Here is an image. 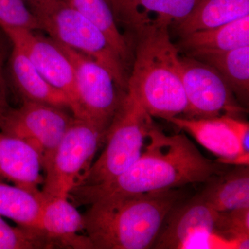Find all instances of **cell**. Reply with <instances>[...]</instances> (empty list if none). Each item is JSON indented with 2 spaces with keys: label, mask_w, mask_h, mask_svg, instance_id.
I'll return each instance as SVG.
<instances>
[{
  "label": "cell",
  "mask_w": 249,
  "mask_h": 249,
  "mask_svg": "<svg viewBox=\"0 0 249 249\" xmlns=\"http://www.w3.org/2000/svg\"><path fill=\"white\" fill-rule=\"evenodd\" d=\"M142 155L117 178L101 184L74 187L69 198L77 206L107 197L152 193L206 183L231 165L204 157L184 134L168 135L152 123Z\"/></svg>",
  "instance_id": "obj_1"
},
{
  "label": "cell",
  "mask_w": 249,
  "mask_h": 249,
  "mask_svg": "<svg viewBox=\"0 0 249 249\" xmlns=\"http://www.w3.org/2000/svg\"><path fill=\"white\" fill-rule=\"evenodd\" d=\"M170 23L145 19L129 27L135 34V55L127 91L151 117L169 121L188 108L181 76V57L169 35Z\"/></svg>",
  "instance_id": "obj_2"
},
{
  "label": "cell",
  "mask_w": 249,
  "mask_h": 249,
  "mask_svg": "<svg viewBox=\"0 0 249 249\" xmlns=\"http://www.w3.org/2000/svg\"><path fill=\"white\" fill-rule=\"evenodd\" d=\"M183 199L181 188L99 199L83 217L93 249L152 248L165 218Z\"/></svg>",
  "instance_id": "obj_3"
},
{
  "label": "cell",
  "mask_w": 249,
  "mask_h": 249,
  "mask_svg": "<svg viewBox=\"0 0 249 249\" xmlns=\"http://www.w3.org/2000/svg\"><path fill=\"white\" fill-rule=\"evenodd\" d=\"M152 123L137 98L129 91L124 93L106 132L104 150L76 186L108 182L128 169L142 155Z\"/></svg>",
  "instance_id": "obj_4"
},
{
  "label": "cell",
  "mask_w": 249,
  "mask_h": 249,
  "mask_svg": "<svg viewBox=\"0 0 249 249\" xmlns=\"http://www.w3.org/2000/svg\"><path fill=\"white\" fill-rule=\"evenodd\" d=\"M35 15L52 40L97 61L110 72L120 89L127 91L126 65L102 31L67 0H60Z\"/></svg>",
  "instance_id": "obj_5"
},
{
  "label": "cell",
  "mask_w": 249,
  "mask_h": 249,
  "mask_svg": "<svg viewBox=\"0 0 249 249\" xmlns=\"http://www.w3.org/2000/svg\"><path fill=\"white\" fill-rule=\"evenodd\" d=\"M106 133L96 125L75 118L44 170L41 193L47 199L68 198L90 168Z\"/></svg>",
  "instance_id": "obj_6"
},
{
  "label": "cell",
  "mask_w": 249,
  "mask_h": 249,
  "mask_svg": "<svg viewBox=\"0 0 249 249\" xmlns=\"http://www.w3.org/2000/svg\"><path fill=\"white\" fill-rule=\"evenodd\" d=\"M55 43L74 68L77 107L73 116L91 123L106 134L127 91L119 93L118 89L120 88L110 72L97 61L78 51Z\"/></svg>",
  "instance_id": "obj_7"
},
{
  "label": "cell",
  "mask_w": 249,
  "mask_h": 249,
  "mask_svg": "<svg viewBox=\"0 0 249 249\" xmlns=\"http://www.w3.org/2000/svg\"><path fill=\"white\" fill-rule=\"evenodd\" d=\"M74 119L63 108L23 100L0 117V132L30 144L40 155L44 170Z\"/></svg>",
  "instance_id": "obj_8"
},
{
  "label": "cell",
  "mask_w": 249,
  "mask_h": 249,
  "mask_svg": "<svg viewBox=\"0 0 249 249\" xmlns=\"http://www.w3.org/2000/svg\"><path fill=\"white\" fill-rule=\"evenodd\" d=\"M181 76L188 101L184 117L235 116L245 111L225 80L207 64L189 55L181 57Z\"/></svg>",
  "instance_id": "obj_9"
},
{
  "label": "cell",
  "mask_w": 249,
  "mask_h": 249,
  "mask_svg": "<svg viewBox=\"0 0 249 249\" xmlns=\"http://www.w3.org/2000/svg\"><path fill=\"white\" fill-rule=\"evenodd\" d=\"M12 45L24 52L41 76L67 95L71 110L76 112L77 93L74 68L71 60L52 38L36 35L21 28H1Z\"/></svg>",
  "instance_id": "obj_10"
},
{
  "label": "cell",
  "mask_w": 249,
  "mask_h": 249,
  "mask_svg": "<svg viewBox=\"0 0 249 249\" xmlns=\"http://www.w3.org/2000/svg\"><path fill=\"white\" fill-rule=\"evenodd\" d=\"M218 213L199 196L178 204L165 218L152 249H179L187 238L197 232H215Z\"/></svg>",
  "instance_id": "obj_11"
},
{
  "label": "cell",
  "mask_w": 249,
  "mask_h": 249,
  "mask_svg": "<svg viewBox=\"0 0 249 249\" xmlns=\"http://www.w3.org/2000/svg\"><path fill=\"white\" fill-rule=\"evenodd\" d=\"M42 160L34 147L22 139L0 132V178L34 195L42 194Z\"/></svg>",
  "instance_id": "obj_12"
},
{
  "label": "cell",
  "mask_w": 249,
  "mask_h": 249,
  "mask_svg": "<svg viewBox=\"0 0 249 249\" xmlns=\"http://www.w3.org/2000/svg\"><path fill=\"white\" fill-rule=\"evenodd\" d=\"M168 122L191 135L206 150L217 156L220 163L235 166L249 165V157L241 153L238 141L222 116L209 119L179 116Z\"/></svg>",
  "instance_id": "obj_13"
},
{
  "label": "cell",
  "mask_w": 249,
  "mask_h": 249,
  "mask_svg": "<svg viewBox=\"0 0 249 249\" xmlns=\"http://www.w3.org/2000/svg\"><path fill=\"white\" fill-rule=\"evenodd\" d=\"M40 229L55 247L93 249L88 236L78 234L84 230L83 214L68 198L47 199L41 215Z\"/></svg>",
  "instance_id": "obj_14"
},
{
  "label": "cell",
  "mask_w": 249,
  "mask_h": 249,
  "mask_svg": "<svg viewBox=\"0 0 249 249\" xmlns=\"http://www.w3.org/2000/svg\"><path fill=\"white\" fill-rule=\"evenodd\" d=\"M9 69L15 87L23 100L71 109V102L67 95L49 84L24 52L14 45Z\"/></svg>",
  "instance_id": "obj_15"
},
{
  "label": "cell",
  "mask_w": 249,
  "mask_h": 249,
  "mask_svg": "<svg viewBox=\"0 0 249 249\" xmlns=\"http://www.w3.org/2000/svg\"><path fill=\"white\" fill-rule=\"evenodd\" d=\"M206 183L199 196L217 212L249 207V165H237Z\"/></svg>",
  "instance_id": "obj_16"
},
{
  "label": "cell",
  "mask_w": 249,
  "mask_h": 249,
  "mask_svg": "<svg viewBox=\"0 0 249 249\" xmlns=\"http://www.w3.org/2000/svg\"><path fill=\"white\" fill-rule=\"evenodd\" d=\"M249 15V0H201L186 18L173 23L181 37L224 25Z\"/></svg>",
  "instance_id": "obj_17"
},
{
  "label": "cell",
  "mask_w": 249,
  "mask_h": 249,
  "mask_svg": "<svg viewBox=\"0 0 249 249\" xmlns=\"http://www.w3.org/2000/svg\"><path fill=\"white\" fill-rule=\"evenodd\" d=\"M180 49L187 53L227 52L249 46V15L231 22L196 31L181 37Z\"/></svg>",
  "instance_id": "obj_18"
},
{
  "label": "cell",
  "mask_w": 249,
  "mask_h": 249,
  "mask_svg": "<svg viewBox=\"0 0 249 249\" xmlns=\"http://www.w3.org/2000/svg\"><path fill=\"white\" fill-rule=\"evenodd\" d=\"M188 55L214 68L230 87L236 98L248 104L249 46L227 52H198Z\"/></svg>",
  "instance_id": "obj_19"
},
{
  "label": "cell",
  "mask_w": 249,
  "mask_h": 249,
  "mask_svg": "<svg viewBox=\"0 0 249 249\" xmlns=\"http://www.w3.org/2000/svg\"><path fill=\"white\" fill-rule=\"evenodd\" d=\"M47 201L42 193L37 196L19 187L0 182V216L20 227L40 229L41 215Z\"/></svg>",
  "instance_id": "obj_20"
},
{
  "label": "cell",
  "mask_w": 249,
  "mask_h": 249,
  "mask_svg": "<svg viewBox=\"0 0 249 249\" xmlns=\"http://www.w3.org/2000/svg\"><path fill=\"white\" fill-rule=\"evenodd\" d=\"M80 14L98 28L116 53L127 65L132 58V50L129 41L121 34L117 24V17L109 0H67Z\"/></svg>",
  "instance_id": "obj_21"
},
{
  "label": "cell",
  "mask_w": 249,
  "mask_h": 249,
  "mask_svg": "<svg viewBox=\"0 0 249 249\" xmlns=\"http://www.w3.org/2000/svg\"><path fill=\"white\" fill-rule=\"evenodd\" d=\"M201 0H119L116 14L123 21L129 18L127 23L146 17L148 14L157 16L155 19L166 21L171 24L181 20L199 4Z\"/></svg>",
  "instance_id": "obj_22"
},
{
  "label": "cell",
  "mask_w": 249,
  "mask_h": 249,
  "mask_svg": "<svg viewBox=\"0 0 249 249\" xmlns=\"http://www.w3.org/2000/svg\"><path fill=\"white\" fill-rule=\"evenodd\" d=\"M54 248L45 232L40 229L14 227L0 216V249H37Z\"/></svg>",
  "instance_id": "obj_23"
},
{
  "label": "cell",
  "mask_w": 249,
  "mask_h": 249,
  "mask_svg": "<svg viewBox=\"0 0 249 249\" xmlns=\"http://www.w3.org/2000/svg\"><path fill=\"white\" fill-rule=\"evenodd\" d=\"M215 232L235 241L238 249H249V207L219 212Z\"/></svg>",
  "instance_id": "obj_24"
},
{
  "label": "cell",
  "mask_w": 249,
  "mask_h": 249,
  "mask_svg": "<svg viewBox=\"0 0 249 249\" xmlns=\"http://www.w3.org/2000/svg\"><path fill=\"white\" fill-rule=\"evenodd\" d=\"M42 30L40 20L24 0H0V28Z\"/></svg>",
  "instance_id": "obj_25"
},
{
  "label": "cell",
  "mask_w": 249,
  "mask_h": 249,
  "mask_svg": "<svg viewBox=\"0 0 249 249\" xmlns=\"http://www.w3.org/2000/svg\"><path fill=\"white\" fill-rule=\"evenodd\" d=\"M179 249H238L235 241L228 240L214 231L197 232L187 238Z\"/></svg>",
  "instance_id": "obj_26"
},
{
  "label": "cell",
  "mask_w": 249,
  "mask_h": 249,
  "mask_svg": "<svg viewBox=\"0 0 249 249\" xmlns=\"http://www.w3.org/2000/svg\"><path fill=\"white\" fill-rule=\"evenodd\" d=\"M224 120L231 128L238 141L241 153L249 157V124L248 122L237 119L235 116L222 115Z\"/></svg>",
  "instance_id": "obj_27"
},
{
  "label": "cell",
  "mask_w": 249,
  "mask_h": 249,
  "mask_svg": "<svg viewBox=\"0 0 249 249\" xmlns=\"http://www.w3.org/2000/svg\"><path fill=\"white\" fill-rule=\"evenodd\" d=\"M3 58H0V117L11 107L8 101L7 88L3 74Z\"/></svg>",
  "instance_id": "obj_28"
},
{
  "label": "cell",
  "mask_w": 249,
  "mask_h": 249,
  "mask_svg": "<svg viewBox=\"0 0 249 249\" xmlns=\"http://www.w3.org/2000/svg\"><path fill=\"white\" fill-rule=\"evenodd\" d=\"M34 14L49 7L60 0H24Z\"/></svg>",
  "instance_id": "obj_29"
},
{
  "label": "cell",
  "mask_w": 249,
  "mask_h": 249,
  "mask_svg": "<svg viewBox=\"0 0 249 249\" xmlns=\"http://www.w3.org/2000/svg\"><path fill=\"white\" fill-rule=\"evenodd\" d=\"M0 58L4 59V52H3L2 46L0 43Z\"/></svg>",
  "instance_id": "obj_30"
},
{
  "label": "cell",
  "mask_w": 249,
  "mask_h": 249,
  "mask_svg": "<svg viewBox=\"0 0 249 249\" xmlns=\"http://www.w3.org/2000/svg\"><path fill=\"white\" fill-rule=\"evenodd\" d=\"M109 1H110L111 4H112L113 6H114V4H116V1H117V0H109Z\"/></svg>",
  "instance_id": "obj_31"
}]
</instances>
